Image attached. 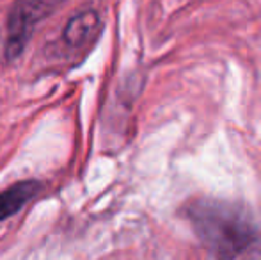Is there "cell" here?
<instances>
[{
    "mask_svg": "<svg viewBox=\"0 0 261 260\" xmlns=\"http://www.w3.org/2000/svg\"><path fill=\"white\" fill-rule=\"evenodd\" d=\"M187 218L194 233L217 260H234L259 244V226L242 205L224 200L192 201Z\"/></svg>",
    "mask_w": 261,
    "mask_h": 260,
    "instance_id": "1",
    "label": "cell"
},
{
    "mask_svg": "<svg viewBox=\"0 0 261 260\" xmlns=\"http://www.w3.org/2000/svg\"><path fill=\"white\" fill-rule=\"evenodd\" d=\"M64 2L66 0H16L7 16L4 45L6 59H18L31 41L36 27L52 16Z\"/></svg>",
    "mask_w": 261,
    "mask_h": 260,
    "instance_id": "2",
    "label": "cell"
},
{
    "mask_svg": "<svg viewBox=\"0 0 261 260\" xmlns=\"http://www.w3.org/2000/svg\"><path fill=\"white\" fill-rule=\"evenodd\" d=\"M101 32L100 14L94 9H84L73 14L61 36V49L66 57H80L91 50Z\"/></svg>",
    "mask_w": 261,
    "mask_h": 260,
    "instance_id": "3",
    "label": "cell"
},
{
    "mask_svg": "<svg viewBox=\"0 0 261 260\" xmlns=\"http://www.w3.org/2000/svg\"><path fill=\"white\" fill-rule=\"evenodd\" d=\"M39 193H41V184L38 180H21L4 189L0 193V221L16 216Z\"/></svg>",
    "mask_w": 261,
    "mask_h": 260,
    "instance_id": "4",
    "label": "cell"
}]
</instances>
